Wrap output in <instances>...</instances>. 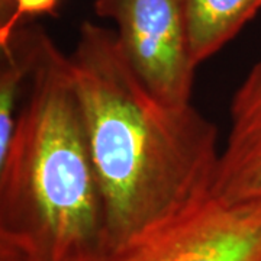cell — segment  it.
I'll use <instances>...</instances> for the list:
<instances>
[{
    "label": "cell",
    "instance_id": "obj_1",
    "mask_svg": "<svg viewBox=\"0 0 261 261\" xmlns=\"http://www.w3.org/2000/svg\"><path fill=\"white\" fill-rule=\"evenodd\" d=\"M68 58L102 192L108 254L214 195L218 129L192 103L170 106L149 93L115 31L83 22Z\"/></svg>",
    "mask_w": 261,
    "mask_h": 261
},
{
    "label": "cell",
    "instance_id": "obj_2",
    "mask_svg": "<svg viewBox=\"0 0 261 261\" xmlns=\"http://www.w3.org/2000/svg\"><path fill=\"white\" fill-rule=\"evenodd\" d=\"M0 240L32 261H100L106 254L102 192L70 58L42 28L0 152Z\"/></svg>",
    "mask_w": 261,
    "mask_h": 261
},
{
    "label": "cell",
    "instance_id": "obj_3",
    "mask_svg": "<svg viewBox=\"0 0 261 261\" xmlns=\"http://www.w3.org/2000/svg\"><path fill=\"white\" fill-rule=\"evenodd\" d=\"M93 9L115 22L119 49L149 93L170 106L192 103L197 64L181 0H94Z\"/></svg>",
    "mask_w": 261,
    "mask_h": 261
},
{
    "label": "cell",
    "instance_id": "obj_4",
    "mask_svg": "<svg viewBox=\"0 0 261 261\" xmlns=\"http://www.w3.org/2000/svg\"><path fill=\"white\" fill-rule=\"evenodd\" d=\"M100 261H261V202L229 203L212 195Z\"/></svg>",
    "mask_w": 261,
    "mask_h": 261
},
{
    "label": "cell",
    "instance_id": "obj_5",
    "mask_svg": "<svg viewBox=\"0 0 261 261\" xmlns=\"http://www.w3.org/2000/svg\"><path fill=\"white\" fill-rule=\"evenodd\" d=\"M231 126L221 149L214 196L229 203L261 202V61L233 94Z\"/></svg>",
    "mask_w": 261,
    "mask_h": 261
},
{
    "label": "cell",
    "instance_id": "obj_6",
    "mask_svg": "<svg viewBox=\"0 0 261 261\" xmlns=\"http://www.w3.org/2000/svg\"><path fill=\"white\" fill-rule=\"evenodd\" d=\"M181 5L197 65L232 41L261 9V0H181Z\"/></svg>",
    "mask_w": 261,
    "mask_h": 261
},
{
    "label": "cell",
    "instance_id": "obj_7",
    "mask_svg": "<svg viewBox=\"0 0 261 261\" xmlns=\"http://www.w3.org/2000/svg\"><path fill=\"white\" fill-rule=\"evenodd\" d=\"M39 27L19 25L0 44V152L5 151L16 122L25 87L35 63Z\"/></svg>",
    "mask_w": 261,
    "mask_h": 261
},
{
    "label": "cell",
    "instance_id": "obj_8",
    "mask_svg": "<svg viewBox=\"0 0 261 261\" xmlns=\"http://www.w3.org/2000/svg\"><path fill=\"white\" fill-rule=\"evenodd\" d=\"M61 0H2L0 44L8 41L23 19L42 15L54 16Z\"/></svg>",
    "mask_w": 261,
    "mask_h": 261
},
{
    "label": "cell",
    "instance_id": "obj_9",
    "mask_svg": "<svg viewBox=\"0 0 261 261\" xmlns=\"http://www.w3.org/2000/svg\"><path fill=\"white\" fill-rule=\"evenodd\" d=\"M0 261H32L25 251L9 241L0 240Z\"/></svg>",
    "mask_w": 261,
    "mask_h": 261
}]
</instances>
